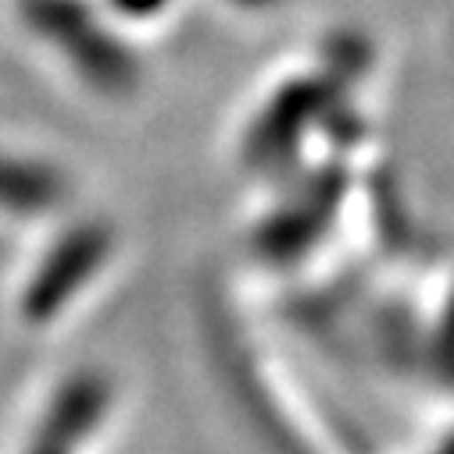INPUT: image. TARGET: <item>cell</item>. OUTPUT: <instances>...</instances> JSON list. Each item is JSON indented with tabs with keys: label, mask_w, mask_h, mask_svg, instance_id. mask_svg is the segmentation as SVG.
Masks as SVG:
<instances>
[{
	"label": "cell",
	"mask_w": 454,
	"mask_h": 454,
	"mask_svg": "<svg viewBox=\"0 0 454 454\" xmlns=\"http://www.w3.org/2000/svg\"><path fill=\"white\" fill-rule=\"evenodd\" d=\"M115 408V380L90 365L75 369L43 394L12 454H100Z\"/></svg>",
	"instance_id": "cell-1"
},
{
	"label": "cell",
	"mask_w": 454,
	"mask_h": 454,
	"mask_svg": "<svg viewBox=\"0 0 454 454\" xmlns=\"http://www.w3.org/2000/svg\"><path fill=\"white\" fill-rule=\"evenodd\" d=\"M111 230L100 222H82L51 244L43 262L29 272L19 294V315L26 325L43 329L58 322L68 304L100 276L111 258Z\"/></svg>",
	"instance_id": "cell-2"
},
{
	"label": "cell",
	"mask_w": 454,
	"mask_h": 454,
	"mask_svg": "<svg viewBox=\"0 0 454 454\" xmlns=\"http://www.w3.org/2000/svg\"><path fill=\"white\" fill-rule=\"evenodd\" d=\"M36 19H40V29L68 51V58L97 79V86L111 90V93H122L126 86H133L129 79L137 75L133 72V61L126 58V51L111 40L107 33L97 29V22L72 8L68 0H43V4L36 8Z\"/></svg>",
	"instance_id": "cell-3"
},
{
	"label": "cell",
	"mask_w": 454,
	"mask_h": 454,
	"mask_svg": "<svg viewBox=\"0 0 454 454\" xmlns=\"http://www.w3.org/2000/svg\"><path fill=\"white\" fill-rule=\"evenodd\" d=\"M68 193L65 176L36 158L0 154V211L8 215H47Z\"/></svg>",
	"instance_id": "cell-4"
},
{
	"label": "cell",
	"mask_w": 454,
	"mask_h": 454,
	"mask_svg": "<svg viewBox=\"0 0 454 454\" xmlns=\"http://www.w3.org/2000/svg\"><path fill=\"white\" fill-rule=\"evenodd\" d=\"M168 4V0H115V8H122L126 15H154Z\"/></svg>",
	"instance_id": "cell-5"
}]
</instances>
